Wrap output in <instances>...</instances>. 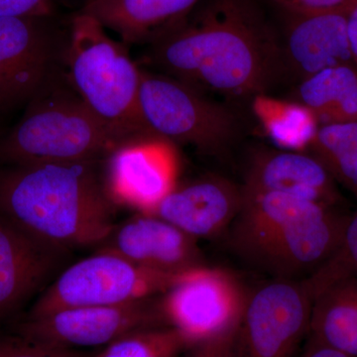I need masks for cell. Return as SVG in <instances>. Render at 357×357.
Instances as JSON below:
<instances>
[{"mask_svg":"<svg viewBox=\"0 0 357 357\" xmlns=\"http://www.w3.org/2000/svg\"><path fill=\"white\" fill-rule=\"evenodd\" d=\"M152 47L168 76L229 98L266 93L283 72L278 35L255 0H203Z\"/></svg>","mask_w":357,"mask_h":357,"instance_id":"1","label":"cell"},{"mask_svg":"<svg viewBox=\"0 0 357 357\" xmlns=\"http://www.w3.org/2000/svg\"><path fill=\"white\" fill-rule=\"evenodd\" d=\"M98 161L7 166L0 172V215L30 236L69 251L100 245L115 227L114 206Z\"/></svg>","mask_w":357,"mask_h":357,"instance_id":"2","label":"cell"},{"mask_svg":"<svg viewBox=\"0 0 357 357\" xmlns=\"http://www.w3.org/2000/svg\"><path fill=\"white\" fill-rule=\"evenodd\" d=\"M351 213L280 192H243L230 248L270 279L306 280L335 255Z\"/></svg>","mask_w":357,"mask_h":357,"instance_id":"3","label":"cell"},{"mask_svg":"<svg viewBox=\"0 0 357 357\" xmlns=\"http://www.w3.org/2000/svg\"><path fill=\"white\" fill-rule=\"evenodd\" d=\"M68 64L79 98L123 141L148 132L139 112L142 70L123 42L110 38L96 18L84 13L70 26Z\"/></svg>","mask_w":357,"mask_h":357,"instance_id":"4","label":"cell"},{"mask_svg":"<svg viewBox=\"0 0 357 357\" xmlns=\"http://www.w3.org/2000/svg\"><path fill=\"white\" fill-rule=\"evenodd\" d=\"M31 102L0 140V165L98 161L126 142L79 98L35 96Z\"/></svg>","mask_w":357,"mask_h":357,"instance_id":"5","label":"cell"},{"mask_svg":"<svg viewBox=\"0 0 357 357\" xmlns=\"http://www.w3.org/2000/svg\"><path fill=\"white\" fill-rule=\"evenodd\" d=\"M139 112L152 135L206 154L222 153L239 134L238 119L229 107L168 75L142 70Z\"/></svg>","mask_w":357,"mask_h":357,"instance_id":"6","label":"cell"},{"mask_svg":"<svg viewBox=\"0 0 357 357\" xmlns=\"http://www.w3.org/2000/svg\"><path fill=\"white\" fill-rule=\"evenodd\" d=\"M178 274L146 269L114 253L98 251L59 275L35 302L29 317L157 297L172 285Z\"/></svg>","mask_w":357,"mask_h":357,"instance_id":"7","label":"cell"},{"mask_svg":"<svg viewBox=\"0 0 357 357\" xmlns=\"http://www.w3.org/2000/svg\"><path fill=\"white\" fill-rule=\"evenodd\" d=\"M248 296L234 274L203 264L178 274L160 296L159 307L164 325L190 349L237 328Z\"/></svg>","mask_w":357,"mask_h":357,"instance_id":"8","label":"cell"},{"mask_svg":"<svg viewBox=\"0 0 357 357\" xmlns=\"http://www.w3.org/2000/svg\"><path fill=\"white\" fill-rule=\"evenodd\" d=\"M312 303L307 279H270L248 292L236 328V357H297L309 335Z\"/></svg>","mask_w":357,"mask_h":357,"instance_id":"9","label":"cell"},{"mask_svg":"<svg viewBox=\"0 0 357 357\" xmlns=\"http://www.w3.org/2000/svg\"><path fill=\"white\" fill-rule=\"evenodd\" d=\"M160 296L129 304L70 307L28 317L21 333L29 342L69 351L105 347L141 328L165 326Z\"/></svg>","mask_w":357,"mask_h":357,"instance_id":"10","label":"cell"},{"mask_svg":"<svg viewBox=\"0 0 357 357\" xmlns=\"http://www.w3.org/2000/svg\"><path fill=\"white\" fill-rule=\"evenodd\" d=\"M105 158L103 185L115 206L151 213L177 187L178 157L175 144L158 136L126 141Z\"/></svg>","mask_w":357,"mask_h":357,"instance_id":"11","label":"cell"},{"mask_svg":"<svg viewBox=\"0 0 357 357\" xmlns=\"http://www.w3.org/2000/svg\"><path fill=\"white\" fill-rule=\"evenodd\" d=\"M51 18H0V107L32 100L46 86L56 43Z\"/></svg>","mask_w":357,"mask_h":357,"instance_id":"12","label":"cell"},{"mask_svg":"<svg viewBox=\"0 0 357 357\" xmlns=\"http://www.w3.org/2000/svg\"><path fill=\"white\" fill-rule=\"evenodd\" d=\"M347 13H284L283 28L278 35L282 70L300 83L321 70L356 66L347 32Z\"/></svg>","mask_w":357,"mask_h":357,"instance_id":"13","label":"cell"},{"mask_svg":"<svg viewBox=\"0 0 357 357\" xmlns=\"http://www.w3.org/2000/svg\"><path fill=\"white\" fill-rule=\"evenodd\" d=\"M98 251L114 253L137 266L178 274L203 265L198 239L172 223L149 213H137L115 225Z\"/></svg>","mask_w":357,"mask_h":357,"instance_id":"14","label":"cell"},{"mask_svg":"<svg viewBox=\"0 0 357 357\" xmlns=\"http://www.w3.org/2000/svg\"><path fill=\"white\" fill-rule=\"evenodd\" d=\"M241 187L245 192H280L326 206H344L340 185L310 152L256 150Z\"/></svg>","mask_w":357,"mask_h":357,"instance_id":"15","label":"cell"},{"mask_svg":"<svg viewBox=\"0 0 357 357\" xmlns=\"http://www.w3.org/2000/svg\"><path fill=\"white\" fill-rule=\"evenodd\" d=\"M243 203V187L220 176L177 185L149 215L172 223L195 238L229 230Z\"/></svg>","mask_w":357,"mask_h":357,"instance_id":"16","label":"cell"},{"mask_svg":"<svg viewBox=\"0 0 357 357\" xmlns=\"http://www.w3.org/2000/svg\"><path fill=\"white\" fill-rule=\"evenodd\" d=\"M68 252L35 238L0 215V318L38 292Z\"/></svg>","mask_w":357,"mask_h":357,"instance_id":"17","label":"cell"},{"mask_svg":"<svg viewBox=\"0 0 357 357\" xmlns=\"http://www.w3.org/2000/svg\"><path fill=\"white\" fill-rule=\"evenodd\" d=\"M203 0H93L82 13L119 34L123 43H154L177 27Z\"/></svg>","mask_w":357,"mask_h":357,"instance_id":"18","label":"cell"},{"mask_svg":"<svg viewBox=\"0 0 357 357\" xmlns=\"http://www.w3.org/2000/svg\"><path fill=\"white\" fill-rule=\"evenodd\" d=\"M309 337L357 357V278L333 282L317 293Z\"/></svg>","mask_w":357,"mask_h":357,"instance_id":"19","label":"cell"},{"mask_svg":"<svg viewBox=\"0 0 357 357\" xmlns=\"http://www.w3.org/2000/svg\"><path fill=\"white\" fill-rule=\"evenodd\" d=\"M295 100L314 112L321 126L357 122V67L321 70L300 82Z\"/></svg>","mask_w":357,"mask_h":357,"instance_id":"20","label":"cell"},{"mask_svg":"<svg viewBox=\"0 0 357 357\" xmlns=\"http://www.w3.org/2000/svg\"><path fill=\"white\" fill-rule=\"evenodd\" d=\"M251 107L263 132L279 149L309 152L321 128L309 107L267 93L253 96Z\"/></svg>","mask_w":357,"mask_h":357,"instance_id":"21","label":"cell"},{"mask_svg":"<svg viewBox=\"0 0 357 357\" xmlns=\"http://www.w3.org/2000/svg\"><path fill=\"white\" fill-rule=\"evenodd\" d=\"M309 152L357 202V122L321 126Z\"/></svg>","mask_w":357,"mask_h":357,"instance_id":"22","label":"cell"},{"mask_svg":"<svg viewBox=\"0 0 357 357\" xmlns=\"http://www.w3.org/2000/svg\"><path fill=\"white\" fill-rule=\"evenodd\" d=\"M187 351L177 331L156 326L128 333L89 357H181Z\"/></svg>","mask_w":357,"mask_h":357,"instance_id":"23","label":"cell"},{"mask_svg":"<svg viewBox=\"0 0 357 357\" xmlns=\"http://www.w3.org/2000/svg\"><path fill=\"white\" fill-rule=\"evenodd\" d=\"M357 278V208L347 220L342 241L335 255L318 271L307 279L316 295L333 282Z\"/></svg>","mask_w":357,"mask_h":357,"instance_id":"24","label":"cell"},{"mask_svg":"<svg viewBox=\"0 0 357 357\" xmlns=\"http://www.w3.org/2000/svg\"><path fill=\"white\" fill-rule=\"evenodd\" d=\"M276 4L283 13L319 14L349 10L356 0H268Z\"/></svg>","mask_w":357,"mask_h":357,"instance_id":"25","label":"cell"},{"mask_svg":"<svg viewBox=\"0 0 357 357\" xmlns=\"http://www.w3.org/2000/svg\"><path fill=\"white\" fill-rule=\"evenodd\" d=\"M54 0H0V18L53 16Z\"/></svg>","mask_w":357,"mask_h":357,"instance_id":"26","label":"cell"},{"mask_svg":"<svg viewBox=\"0 0 357 357\" xmlns=\"http://www.w3.org/2000/svg\"><path fill=\"white\" fill-rule=\"evenodd\" d=\"M236 328L188 349L181 357H236Z\"/></svg>","mask_w":357,"mask_h":357,"instance_id":"27","label":"cell"},{"mask_svg":"<svg viewBox=\"0 0 357 357\" xmlns=\"http://www.w3.org/2000/svg\"><path fill=\"white\" fill-rule=\"evenodd\" d=\"M300 357H354L307 335Z\"/></svg>","mask_w":357,"mask_h":357,"instance_id":"28","label":"cell"},{"mask_svg":"<svg viewBox=\"0 0 357 357\" xmlns=\"http://www.w3.org/2000/svg\"><path fill=\"white\" fill-rule=\"evenodd\" d=\"M347 32H349L352 57L357 67V0L352 3L347 13Z\"/></svg>","mask_w":357,"mask_h":357,"instance_id":"29","label":"cell"},{"mask_svg":"<svg viewBox=\"0 0 357 357\" xmlns=\"http://www.w3.org/2000/svg\"><path fill=\"white\" fill-rule=\"evenodd\" d=\"M93 1V0H86V3H89V2Z\"/></svg>","mask_w":357,"mask_h":357,"instance_id":"30","label":"cell"}]
</instances>
